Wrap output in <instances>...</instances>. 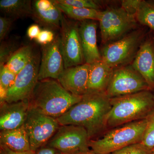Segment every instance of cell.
<instances>
[{
	"label": "cell",
	"mask_w": 154,
	"mask_h": 154,
	"mask_svg": "<svg viewBox=\"0 0 154 154\" xmlns=\"http://www.w3.org/2000/svg\"><path fill=\"white\" fill-rule=\"evenodd\" d=\"M144 37L143 29L138 28L106 45L101 53L102 60L114 69L128 65L134 59Z\"/></svg>",
	"instance_id": "5b68a950"
},
{
	"label": "cell",
	"mask_w": 154,
	"mask_h": 154,
	"mask_svg": "<svg viewBox=\"0 0 154 154\" xmlns=\"http://www.w3.org/2000/svg\"><path fill=\"white\" fill-rule=\"evenodd\" d=\"M8 90L3 86L0 85V102H5L7 98Z\"/></svg>",
	"instance_id": "e575fe53"
},
{
	"label": "cell",
	"mask_w": 154,
	"mask_h": 154,
	"mask_svg": "<svg viewBox=\"0 0 154 154\" xmlns=\"http://www.w3.org/2000/svg\"><path fill=\"white\" fill-rule=\"evenodd\" d=\"M145 91L110 98L106 128H116L146 118L154 110V96Z\"/></svg>",
	"instance_id": "3957f363"
},
{
	"label": "cell",
	"mask_w": 154,
	"mask_h": 154,
	"mask_svg": "<svg viewBox=\"0 0 154 154\" xmlns=\"http://www.w3.org/2000/svg\"><path fill=\"white\" fill-rule=\"evenodd\" d=\"M114 70L102 60L91 64L88 93L105 92L110 83Z\"/></svg>",
	"instance_id": "ac0fdd59"
},
{
	"label": "cell",
	"mask_w": 154,
	"mask_h": 154,
	"mask_svg": "<svg viewBox=\"0 0 154 154\" xmlns=\"http://www.w3.org/2000/svg\"><path fill=\"white\" fill-rule=\"evenodd\" d=\"M18 45L12 41H2L0 46V66L6 64L13 54L19 49Z\"/></svg>",
	"instance_id": "d4e9b609"
},
{
	"label": "cell",
	"mask_w": 154,
	"mask_h": 154,
	"mask_svg": "<svg viewBox=\"0 0 154 154\" xmlns=\"http://www.w3.org/2000/svg\"><path fill=\"white\" fill-rule=\"evenodd\" d=\"M102 44L118 40L136 29L135 17L122 8H109L101 11L99 20Z\"/></svg>",
	"instance_id": "8992f818"
},
{
	"label": "cell",
	"mask_w": 154,
	"mask_h": 154,
	"mask_svg": "<svg viewBox=\"0 0 154 154\" xmlns=\"http://www.w3.org/2000/svg\"><path fill=\"white\" fill-rule=\"evenodd\" d=\"M0 154H36V152L32 150L24 152H17L11 150L5 146L0 144Z\"/></svg>",
	"instance_id": "836d02e7"
},
{
	"label": "cell",
	"mask_w": 154,
	"mask_h": 154,
	"mask_svg": "<svg viewBox=\"0 0 154 154\" xmlns=\"http://www.w3.org/2000/svg\"><path fill=\"white\" fill-rule=\"evenodd\" d=\"M63 14L69 18L80 22L86 20L98 21L101 11L94 9L77 8L62 5L56 2Z\"/></svg>",
	"instance_id": "7402d4cb"
},
{
	"label": "cell",
	"mask_w": 154,
	"mask_h": 154,
	"mask_svg": "<svg viewBox=\"0 0 154 154\" xmlns=\"http://www.w3.org/2000/svg\"><path fill=\"white\" fill-rule=\"evenodd\" d=\"M64 69L60 37L57 35L51 43L42 46L38 80L48 79L57 80Z\"/></svg>",
	"instance_id": "7c38bea8"
},
{
	"label": "cell",
	"mask_w": 154,
	"mask_h": 154,
	"mask_svg": "<svg viewBox=\"0 0 154 154\" xmlns=\"http://www.w3.org/2000/svg\"><path fill=\"white\" fill-rule=\"evenodd\" d=\"M131 65L154 89V38L148 36L143 40Z\"/></svg>",
	"instance_id": "9a60e30c"
},
{
	"label": "cell",
	"mask_w": 154,
	"mask_h": 154,
	"mask_svg": "<svg viewBox=\"0 0 154 154\" xmlns=\"http://www.w3.org/2000/svg\"><path fill=\"white\" fill-rule=\"evenodd\" d=\"M90 140L85 128L79 125H60L46 144L63 154H78L91 150Z\"/></svg>",
	"instance_id": "ba28073f"
},
{
	"label": "cell",
	"mask_w": 154,
	"mask_h": 154,
	"mask_svg": "<svg viewBox=\"0 0 154 154\" xmlns=\"http://www.w3.org/2000/svg\"><path fill=\"white\" fill-rule=\"evenodd\" d=\"M0 144L15 152L31 150L29 137L24 125L16 129L1 131Z\"/></svg>",
	"instance_id": "d6986e66"
},
{
	"label": "cell",
	"mask_w": 154,
	"mask_h": 154,
	"mask_svg": "<svg viewBox=\"0 0 154 154\" xmlns=\"http://www.w3.org/2000/svg\"><path fill=\"white\" fill-rule=\"evenodd\" d=\"M110 98L104 93H88L82 100L57 118L60 125H79L85 128L90 140L106 128L111 109Z\"/></svg>",
	"instance_id": "6da1fadb"
},
{
	"label": "cell",
	"mask_w": 154,
	"mask_h": 154,
	"mask_svg": "<svg viewBox=\"0 0 154 154\" xmlns=\"http://www.w3.org/2000/svg\"><path fill=\"white\" fill-rule=\"evenodd\" d=\"M135 18L137 22L154 30V4L141 1Z\"/></svg>",
	"instance_id": "603a6c76"
},
{
	"label": "cell",
	"mask_w": 154,
	"mask_h": 154,
	"mask_svg": "<svg viewBox=\"0 0 154 154\" xmlns=\"http://www.w3.org/2000/svg\"><path fill=\"white\" fill-rule=\"evenodd\" d=\"M90 66L91 64L85 63L65 69L57 81L71 94L84 96L88 93Z\"/></svg>",
	"instance_id": "5bb4252c"
},
{
	"label": "cell",
	"mask_w": 154,
	"mask_h": 154,
	"mask_svg": "<svg viewBox=\"0 0 154 154\" xmlns=\"http://www.w3.org/2000/svg\"><path fill=\"white\" fill-rule=\"evenodd\" d=\"M152 151L141 143L127 146L110 154H151Z\"/></svg>",
	"instance_id": "83f0119b"
},
{
	"label": "cell",
	"mask_w": 154,
	"mask_h": 154,
	"mask_svg": "<svg viewBox=\"0 0 154 154\" xmlns=\"http://www.w3.org/2000/svg\"><path fill=\"white\" fill-rule=\"evenodd\" d=\"M36 154H63L57 149L45 146L38 149L36 151Z\"/></svg>",
	"instance_id": "d6a6232c"
},
{
	"label": "cell",
	"mask_w": 154,
	"mask_h": 154,
	"mask_svg": "<svg viewBox=\"0 0 154 154\" xmlns=\"http://www.w3.org/2000/svg\"><path fill=\"white\" fill-rule=\"evenodd\" d=\"M14 19L6 17H0V41H3L10 32Z\"/></svg>",
	"instance_id": "f1b7e54d"
},
{
	"label": "cell",
	"mask_w": 154,
	"mask_h": 154,
	"mask_svg": "<svg viewBox=\"0 0 154 154\" xmlns=\"http://www.w3.org/2000/svg\"><path fill=\"white\" fill-rule=\"evenodd\" d=\"M146 118L129 122L109 131L98 139H91L89 146L97 154H110L142 141Z\"/></svg>",
	"instance_id": "277c9868"
},
{
	"label": "cell",
	"mask_w": 154,
	"mask_h": 154,
	"mask_svg": "<svg viewBox=\"0 0 154 154\" xmlns=\"http://www.w3.org/2000/svg\"><path fill=\"white\" fill-rule=\"evenodd\" d=\"M40 56L34 53L29 63L17 75L13 85L8 90L5 102L12 103L29 100L38 83Z\"/></svg>",
	"instance_id": "8fae6325"
},
{
	"label": "cell",
	"mask_w": 154,
	"mask_h": 154,
	"mask_svg": "<svg viewBox=\"0 0 154 154\" xmlns=\"http://www.w3.org/2000/svg\"><path fill=\"white\" fill-rule=\"evenodd\" d=\"M29 106V100L1 103V130L16 129L24 125Z\"/></svg>",
	"instance_id": "2e32d148"
},
{
	"label": "cell",
	"mask_w": 154,
	"mask_h": 154,
	"mask_svg": "<svg viewBox=\"0 0 154 154\" xmlns=\"http://www.w3.org/2000/svg\"><path fill=\"white\" fill-rule=\"evenodd\" d=\"M24 125L29 137L30 148L34 152L46 145L60 126L56 118L30 107Z\"/></svg>",
	"instance_id": "52a82bcc"
},
{
	"label": "cell",
	"mask_w": 154,
	"mask_h": 154,
	"mask_svg": "<svg viewBox=\"0 0 154 154\" xmlns=\"http://www.w3.org/2000/svg\"><path fill=\"white\" fill-rule=\"evenodd\" d=\"M55 36L52 30L47 29H43L40 31L36 41L43 46L52 42L55 39Z\"/></svg>",
	"instance_id": "f546056e"
},
{
	"label": "cell",
	"mask_w": 154,
	"mask_h": 154,
	"mask_svg": "<svg viewBox=\"0 0 154 154\" xmlns=\"http://www.w3.org/2000/svg\"><path fill=\"white\" fill-rule=\"evenodd\" d=\"M150 90L144 79L131 64L114 70L105 93L112 98Z\"/></svg>",
	"instance_id": "9c48e42d"
},
{
	"label": "cell",
	"mask_w": 154,
	"mask_h": 154,
	"mask_svg": "<svg viewBox=\"0 0 154 154\" xmlns=\"http://www.w3.org/2000/svg\"><path fill=\"white\" fill-rule=\"evenodd\" d=\"M78 154H96V153L94 152H93V151L91 150H90L88 151L84 152Z\"/></svg>",
	"instance_id": "d590c367"
},
{
	"label": "cell",
	"mask_w": 154,
	"mask_h": 154,
	"mask_svg": "<svg viewBox=\"0 0 154 154\" xmlns=\"http://www.w3.org/2000/svg\"><path fill=\"white\" fill-rule=\"evenodd\" d=\"M140 0H125L122 2L121 8L128 13L135 17L141 3Z\"/></svg>",
	"instance_id": "4dcf8cb0"
},
{
	"label": "cell",
	"mask_w": 154,
	"mask_h": 154,
	"mask_svg": "<svg viewBox=\"0 0 154 154\" xmlns=\"http://www.w3.org/2000/svg\"><path fill=\"white\" fill-rule=\"evenodd\" d=\"M62 5L77 8L94 9L99 10V5L95 1L92 0H55Z\"/></svg>",
	"instance_id": "484cf974"
},
{
	"label": "cell",
	"mask_w": 154,
	"mask_h": 154,
	"mask_svg": "<svg viewBox=\"0 0 154 154\" xmlns=\"http://www.w3.org/2000/svg\"><path fill=\"white\" fill-rule=\"evenodd\" d=\"M17 76L5 64L0 66V85L8 90L14 85Z\"/></svg>",
	"instance_id": "4316f807"
},
{
	"label": "cell",
	"mask_w": 154,
	"mask_h": 154,
	"mask_svg": "<svg viewBox=\"0 0 154 154\" xmlns=\"http://www.w3.org/2000/svg\"><path fill=\"white\" fill-rule=\"evenodd\" d=\"M67 91L57 80L48 79L38 81L29 99L30 107L41 113L57 118L66 113L82 100Z\"/></svg>",
	"instance_id": "7a4b0ae2"
},
{
	"label": "cell",
	"mask_w": 154,
	"mask_h": 154,
	"mask_svg": "<svg viewBox=\"0 0 154 154\" xmlns=\"http://www.w3.org/2000/svg\"><path fill=\"white\" fill-rule=\"evenodd\" d=\"M55 0L32 1L31 17L37 25L50 30L60 29L63 15Z\"/></svg>",
	"instance_id": "4fadbf2b"
},
{
	"label": "cell",
	"mask_w": 154,
	"mask_h": 154,
	"mask_svg": "<svg viewBox=\"0 0 154 154\" xmlns=\"http://www.w3.org/2000/svg\"><path fill=\"white\" fill-rule=\"evenodd\" d=\"M97 24L94 20L80 22L79 32L86 63L91 64L102 60L97 44Z\"/></svg>",
	"instance_id": "e0dca14e"
},
{
	"label": "cell",
	"mask_w": 154,
	"mask_h": 154,
	"mask_svg": "<svg viewBox=\"0 0 154 154\" xmlns=\"http://www.w3.org/2000/svg\"><path fill=\"white\" fill-rule=\"evenodd\" d=\"M146 118V126L141 143L152 151L154 148V110Z\"/></svg>",
	"instance_id": "cb8c5ba5"
},
{
	"label": "cell",
	"mask_w": 154,
	"mask_h": 154,
	"mask_svg": "<svg viewBox=\"0 0 154 154\" xmlns=\"http://www.w3.org/2000/svg\"><path fill=\"white\" fill-rule=\"evenodd\" d=\"M41 31L39 25L37 24H33L28 27L27 31V36L30 38V40H36Z\"/></svg>",
	"instance_id": "1f68e13d"
},
{
	"label": "cell",
	"mask_w": 154,
	"mask_h": 154,
	"mask_svg": "<svg viewBox=\"0 0 154 154\" xmlns=\"http://www.w3.org/2000/svg\"><path fill=\"white\" fill-rule=\"evenodd\" d=\"M0 10L5 17L16 19L32 15V1L30 0H1Z\"/></svg>",
	"instance_id": "ffe728a7"
},
{
	"label": "cell",
	"mask_w": 154,
	"mask_h": 154,
	"mask_svg": "<svg viewBox=\"0 0 154 154\" xmlns=\"http://www.w3.org/2000/svg\"><path fill=\"white\" fill-rule=\"evenodd\" d=\"M60 45L65 69L85 63L79 32V24L63 16Z\"/></svg>",
	"instance_id": "30bf717a"
},
{
	"label": "cell",
	"mask_w": 154,
	"mask_h": 154,
	"mask_svg": "<svg viewBox=\"0 0 154 154\" xmlns=\"http://www.w3.org/2000/svg\"><path fill=\"white\" fill-rule=\"evenodd\" d=\"M151 154H154V149L152 150Z\"/></svg>",
	"instance_id": "8d00e7d4"
},
{
	"label": "cell",
	"mask_w": 154,
	"mask_h": 154,
	"mask_svg": "<svg viewBox=\"0 0 154 154\" xmlns=\"http://www.w3.org/2000/svg\"><path fill=\"white\" fill-rule=\"evenodd\" d=\"M34 53L32 46L30 45L19 47L5 65L11 71L17 75L29 63Z\"/></svg>",
	"instance_id": "44dd1931"
}]
</instances>
